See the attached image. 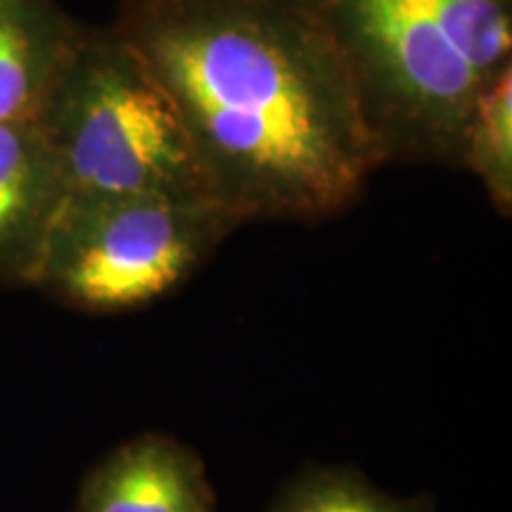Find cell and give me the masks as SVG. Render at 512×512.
<instances>
[{
  "label": "cell",
  "instance_id": "cell-5",
  "mask_svg": "<svg viewBox=\"0 0 512 512\" xmlns=\"http://www.w3.org/2000/svg\"><path fill=\"white\" fill-rule=\"evenodd\" d=\"M74 512H221L197 451L147 432L112 448L83 477Z\"/></svg>",
  "mask_w": 512,
  "mask_h": 512
},
{
  "label": "cell",
  "instance_id": "cell-9",
  "mask_svg": "<svg viewBox=\"0 0 512 512\" xmlns=\"http://www.w3.org/2000/svg\"><path fill=\"white\" fill-rule=\"evenodd\" d=\"M266 512H432V498L394 496L351 467L309 465L280 486Z\"/></svg>",
  "mask_w": 512,
  "mask_h": 512
},
{
  "label": "cell",
  "instance_id": "cell-6",
  "mask_svg": "<svg viewBox=\"0 0 512 512\" xmlns=\"http://www.w3.org/2000/svg\"><path fill=\"white\" fill-rule=\"evenodd\" d=\"M64 183L36 121L0 124V285L31 287Z\"/></svg>",
  "mask_w": 512,
  "mask_h": 512
},
{
  "label": "cell",
  "instance_id": "cell-4",
  "mask_svg": "<svg viewBox=\"0 0 512 512\" xmlns=\"http://www.w3.org/2000/svg\"><path fill=\"white\" fill-rule=\"evenodd\" d=\"M240 226L207 200L67 195L31 287L86 313L143 309L200 271Z\"/></svg>",
  "mask_w": 512,
  "mask_h": 512
},
{
  "label": "cell",
  "instance_id": "cell-1",
  "mask_svg": "<svg viewBox=\"0 0 512 512\" xmlns=\"http://www.w3.org/2000/svg\"><path fill=\"white\" fill-rule=\"evenodd\" d=\"M112 27L242 223L332 219L387 166L320 0H126Z\"/></svg>",
  "mask_w": 512,
  "mask_h": 512
},
{
  "label": "cell",
  "instance_id": "cell-3",
  "mask_svg": "<svg viewBox=\"0 0 512 512\" xmlns=\"http://www.w3.org/2000/svg\"><path fill=\"white\" fill-rule=\"evenodd\" d=\"M36 124L67 195L214 202L169 95L114 27H79Z\"/></svg>",
  "mask_w": 512,
  "mask_h": 512
},
{
  "label": "cell",
  "instance_id": "cell-2",
  "mask_svg": "<svg viewBox=\"0 0 512 512\" xmlns=\"http://www.w3.org/2000/svg\"><path fill=\"white\" fill-rule=\"evenodd\" d=\"M384 164L458 169L472 105L512 67V0H320Z\"/></svg>",
  "mask_w": 512,
  "mask_h": 512
},
{
  "label": "cell",
  "instance_id": "cell-8",
  "mask_svg": "<svg viewBox=\"0 0 512 512\" xmlns=\"http://www.w3.org/2000/svg\"><path fill=\"white\" fill-rule=\"evenodd\" d=\"M458 169L470 171L498 209L512 211V67L484 88L460 136Z\"/></svg>",
  "mask_w": 512,
  "mask_h": 512
},
{
  "label": "cell",
  "instance_id": "cell-7",
  "mask_svg": "<svg viewBox=\"0 0 512 512\" xmlns=\"http://www.w3.org/2000/svg\"><path fill=\"white\" fill-rule=\"evenodd\" d=\"M76 34L53 0H0V124L36 121Z\"/></svg>",
  "mask_w": 512,
  "mask_h": 512
}]
</instances>
